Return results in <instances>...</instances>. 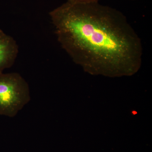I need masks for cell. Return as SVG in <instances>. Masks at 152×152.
Wrapping results in <instances>:
<instances>
[{
  "mask_svg": "<svg viewBox=\"0 0 152 152\" xmlns=\"http://www.w3.org/2000/svg\"><path fill=\"white\" fill-rule=\"evenodd\" d=\"M49 15L61 46L85 69L117 75L140 65L141 41L119 11L98 2L67 1Z\"/></svg>",
  "mask_w": 152,
  "mask_h": 152,
  "instance_id": "cell-1",
  "label": "cell"
},
{
  "mask_svg": "<svg viewBox=\"0 0 152 152\" xmlns=\"http://www.w3.org/2000/svg\"><path fill=\"white\" fill-rule=\"evenodd\" d=\"M31 99L29 87L18 73H0V115L14 117Z\"/></svg>",
  "mask_w": 152,
  "mask_h": 152,
  "instance_id": "cell-2",
  "label": "cell"
},
{
  "mask_svg": "<svg viewBox=\"0 0 152 152\" xmlns=\"http://www.w3.org/2000/svg\"><path fill=\"white\" fill-rule=\"evenodd\" d=\"M18 52L15 40L0 29V73L13 65Z\"/></svg>",
  "mask_w": 152,
  "mask_h": 152,
  "instance_id": "cell-3",
  "label": "cell"
},
{
  "mask_svg": "<svg viewBox=\"0 0 152 152\" xmlns=\"http://www.w3.org/2000/svg\"><path fill=\"white\" fill-rule=\"evenodd\" d=\"M99 0H67L69 1L74 3H88L98 2Z\"/></svg>",
  "mask_w": 152,
  "mask_h": 152,
  "instance_id": "cell-4",
  "label": "cell"
}]
</instances>
